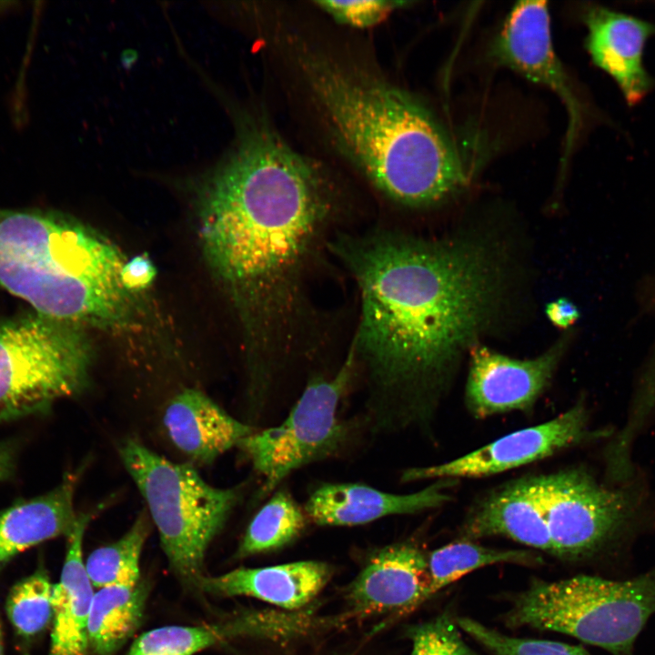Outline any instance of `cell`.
<instances>
[{"label":"cell","mask_w":655,"mask_h":655,"mask_svg":"<svg viewBox=\"0 0 655 655\" xmlns=\"http://www.w3.org/2000/svg\"><path fill=\"white\" fill-rule=\"evenodd\" d=\"M330 248L359 292L351 345L368 377L371 429L425 422L448 369L493 308L498 278L488 254L386 231L341 235Z\"/></svg>","instance_id":"cell-1"},{"label":"cell","mask_w":655,"mask_h":655,"mask_svg":"<svg viewBox=\"0 0 655 655\" xmlns=\"http://www.w3.org/2000/svg\"><path fill=\"white\" fill-rule=\"evenodd\" d=\"M198 196L205 254L243 312L261 373L273 376L305 345L306 277L333 211L330 187L309 160L257 126Z\"/></svg>","instance_id":"cell-2"},{"label":"cell","mask_w":655,"mask_h":655,"mask_svg":"<svg viewBox=\"0 0 655 655\" xmlns=\"http://www.w3.org/2000/svg\"><path fill=\"white\" fill-rule=\"evenodd\" d=\"M302 66L335 138L387 196L424 207L465 184L454 146L412 96L323 58L307 57Z\"/></svg>","instance_id":"cell-3"},{"label":"cell","mask_w":655,"mask_h":655,"mask_svg":"<svg viewBox=\"0 0 655 655\" xmlns=\"http://www.w3.org/2000/svg\"><path fill=\"white\" fill-rule=\"evenodd\" d=\"M126 261L72 218L0 208V286L38 314L79 327L126 325L135 306L121 280Z\"/></svg>","instance_id":"cell-4"},{"label":"cell","mask_w":655,"mask_h":655,"mask_svg":"<svg viewBox=\"0 0 655 655\" xmlns=\"http://www.w3.org/2000/svg\"><path fill=\"white\" fill-rule=\"evenodd\" d=\"M118 452L147 505L170 568L198 590L206 552L238 503L241 489L214 487L191 465L173 462L133 438Z\"/></svg>","instance_id":"cell-5"},{"label":"cell","mask_w":655,"mask_h":655,"mask_svg":"<svg viewBox=\"0 0 655 655\" xmlns=\"http://www.w3.org/2000/svg\"><path fill=\"white\" fill-rule=\"evenodd\" d=\"M653 614L655 569L625 580L578 575L534 581L515 598L505 622L564 633L613 655H633Z\"/></svg>","instance_id":"cell-6"},{"label":"cell","mask_w":655,"mask_h":655,"mask_svg":"<svg viewBox=\"0 0 655 655\" xmlns=\"http://www.w3.org/2000/svg\"><path fill=\"white\" fill-rule=\"evenodd\" d=\"M91 362L79 326L35 311L0 320V422L44 414L79 395Z\"/></svg>","instance_id":"cell-7"},{"label":"cell","mask_w":655,"mask_h":655,"mask_svg":"<svg viewBox=\"0 0 655 655\" xmlns=\"http://www.w3.org/2000/svg\"><path fill=\"white\" fill-rule=\"evenodd\" d=\"M357 367L350 345L336 373L311 379L280 424L255 430L240 441L237 447L263 479L262 495L294 470L334 455L346 443L348 428L338 409Z\"/></svg>","instance_id":"cell-8"},{"label":"cell","mask_w":655,"mask_h":655,"mask_svg":"<svg viewBox=\"0 0 655 655\" xmlns=\"http://www.w3.org/2000/svg\"><path fill=\"white\" fill-rule=\"evenodd\" d=\"M536 483L554 556L560 559H581L604 549L636 509L630 490L606 488L582 468L537 475Z\"/></svg>","instance_id":"cell-9"},{"label":"cell","mask_w":655,"mask_h":655,"mask_svg":"<svg viewBox=\"0 0 655 655\" xmlns=\"http://www.w3.org/2000/svg\"><path fill=\"white\" fill-rule=\"evenodd\" d=\"M588 412L582 401L542 424L503 436L453 460L410 468L402 474L406 482L424 479L481 478L546 458L589 438Z\"/></svg>","instance_id":"cell-10"},{"label":"cell","mask_w":655,"mask_h":655,"mask_svg":"<svg viewBox=\"0 0 655 655\" xmlns=\"http://www.w3.org/2000/svg\"><path fill=\"white\" fill-rule=\"evenodd\" d=\"M495 62L549 87L564 102L569 125L566 156L581 125V107L551 43L547 3L520 2L508 15L491 49Z\"/></svg>","instance_id":"cell-11"},{"label":"cell","mask_w":655,"mask_h":655,"mask_svg":"<svg viewBox=\"0 0 655 655\" xmlns=\"http://www.w3.org/2000/svg\"><path fill=\"white\" fill-rule=\"evenodd\" d=\"M562 351L559 342L535 358L520 360L474 347L465 389L467 408L477 418L531 408L549 386Z\"/></svg>","instance_id":"cell-12"},{"label":"cell","mask_w":655,"mask_h":655,"mask_svg":"<svg viewBox=\"0 0 655 655\" xmlns=\"http://www.w3.org/2000/svg\"><path fill=\"white\" fill-rule=\"evenodd\" d=\"M429 583L424 553L413 544L397 543L370 556L347 597L355 615L401 614L428 599Z\"/></svg>","instance_id":"cell-13"},{"label":"cell","mask_w":655,"mask_h":655,"mask_svg":"<svg viewBox=\"0 0 655 655\" xmlns=\"http://www.w3.org/2000/svg\"><path fill=\"white\" fill-rule=\"evenodd\" d=\"M584 21L593 62L617 83L627 104L639 103L652 86L642 58L647 40L655 35V25L600 5L590 6Z\"/></svg>","instance_id":"cell-14"},{"label":"cell","mask_w":655,"mask_h":655,"mask_svg":"<svg viewBox=\"0 0 655 655\" xmlns=\"http://www.w3.org/2000/svg\"><path fill=\"white\" fill-rule=\"evenodd\" d=\"M448 479H438L408 494H395L360 483H325L305 504L306 515L319 526H358L391 516L438 508L450 500Z\"/></svg>","instance_id":"cell-15"},{"label":"cell","mask_w":655,"mask_h":655,"mask_svg":"<svg viewBox=\"0 0 655 655\" xmlns=\"http://www.w3.org/2000/svg\"><path fill=\"white\" fill-rule=\"evenodd\" d=\"M460 533L467 539L502 536L554 555L536 476L510 481L482 498L469 511Z\"/></svg>","instance_id":"cell-16"},{"label":"cell","mask_w":655,"mask_h":655,"mask_svg":"<svg viewBox=\"0 0 655 655\" xmlns=\"http://www.w3.org/2000/svg\"><path fill=\"white\" fill-rule=\"evenodd\" d=\"M163 423L174 446L201 464L213 463L255 431L195 388L184 389L170 399Z\"/></svg>","instance_id":"cell-17"},{"label":"cell","mask_w":655,"mask_h":655,"mask_svg":"<svg viewBox=\"0 0 655 655\" xmlns=\"http://www.w3.org/2000/svg\"><path fill=\"white\" fill-rule=\"evenodd\" d=\"M331 576L327 563L314 560L263 568H239L220 576L204 575L198 590L208 594L259 599L286 610L308 604L325 587Z\"/></svg>","instance_id":"cell-18"},{"label":"cell","mask_w":655,"mask_h":655,"mask_svg":"<svg viewBox=\"0 0 655 655\" xmlns=\"http://www.w3.org/2000/svg\"><path fill=\"white\" fill-rule=\"evenodd\" d=\"M78 476L67 473L49 492L0 510V567L33 546L71 534L79 514L74 508Z\"/></svg>","instance_id":"cell-19"},{"label":"cell","mask_w":655,"mask_h":655,"mask_svg":"<svg viewBox=\"0 0 655 655\" xmlns=\"http://www.w3.org/2000/svg\"><path fill=\"white\" fill-rule=\"evenodd\" d=\"M93 515L78 514L67 549L60 580L53 586V629L50 655H86L87 622L94 597L83 559V541Z\"/></svg>","instance_id":"cell-20"},{"label":"cell","mask_w":655,"mask_h":655,"mask_svg":"<svg viewBox=\"0 0 655 655\" xmlns=\"http://www.w3.org/2000/svg\"><path fill=\"white\" fill-rule=\"evenodd\" d=\"M148 587L116 584L95 593L87 622L88 647L96 655H113L135 633L143 617Z\"/></svg>","instance_id":"cell-21"},{"label":"cell","mask_w":655,"mask_h":655,"mask_svg":"<svg viewBox=\"0 0 655 655\" xmlns=\"http://www.w3.org/2000/svg\"><path fill=\"white\" fill-rule=\"evenodd\" d=\"M261 620L247 614L216 624L156 628L141 634L126 655H193L229 639L260 633Z\"/></svg>","instance_id":"cell-22"},{"label":"cell","mask_w":655,"mask_h":655,"mask_svg":"<svg viewBox=\"0 0 655 655\" xmlns=\"http://www.w3.org/2000/svg\"><path fill=\"white\" fill-rule=\"evenodd\" d=\"M542 558L527 549H501L461 540L435 549L428 559L430 583L428 598L442 588L479 568L497 563L534 566Z\"/></svg>","instance_id":"cell-23"},{"label":"cell","mask_w":655,"mask_h":655,"mask_svg":"<svg viewBox=\"0 0 655 655\" xmlns=\"http://www.w3.org/2000/svg\"><path fill=\"white\" fill-rule=\"evenodd\" d=\"M307 525V515L287 490L277 491L250 521L237 557L279 549L297 539Z\"/></svg>","instance_id":"cell-24"},{"label":"cell","mask_w":655,"mask_h":655,"mask_svg":"<svg viewBox=\"0 0 655 655\" xmlns=\"http://www.w3.org/2000/svg\"><path fill=\"white\" fill-rule=\"evenodd\" d=\"M150 524L149 515L141 512L119 539L90 553L85 564L94 588L133 585L140 580V557Z\"/></svg>","instance_id":"cell-25"},{"label":"cell","mask_w":655,"mask_h":655,"mask_svg":"<svg viewBox=\"0 0 655 655\" xmlns=\"http://www.w3.org/2000/svg\"><path fill=\"white\" fill-rule=\"evenodd\" d=\"M53 586L47 574L40 569L17 582L10 590L6 612L20 636L32 638L53 620Z\"/></svg>","instance_id":"cell-26"},{"label":"cell","mask_w":655,"mask_h":655,"mask_svg":"<svg viewBox=\"0 0 655 655\" xmlns=\"http://www.w3.org/2000/svg\"><path fill=\"white\" fill-rule=\"evenodd\" d=\"M455 620L459 629L494 655H590L580 646L507 636L467 617H459Z\"/></svg>","instance_id":"cell-27"},{"label":"cell","mask_w":655,"mask_h":655,"mask_svg":"<svg viewBox=\"0 0 655 655\" xmlns=\"http://www.w3.org/2000/svg\"><path fill=\"white\" fill-rule=\"evenodd\" d=\"M456 620L443 612L408 630L410 655H477L464 641Z\"/></svg>","instance_id":"cell-28"},{"label":"cell","mask_w":655,"mask_h":655,"mask_svg":"<svg viewBox=\"0 0 655 655\" xmlns=\"http://www.w3.org/2000/svg\"><path fill=\"white\" fill-rule=\"evenodd\" d=\"M317 5L343 24L365 28L383 21L395 9L407 5L396 1H321Z\"/></svg>","instance_id":"cell-29"},{"label":"cell","mask_w":655,"mask_h":655,"mask_svg":"<svg viewBox=\"0 0 655 655\" xmlns=\"http://www.w3.org/2000/svg\"><path fill=\"white\" fill-rule=\"evenodd\" d=\"M155 274L153 263L146 256H136L124 264L121 280L127 290L135 293L146 287Z\"/></svg>","instance_id":"cell-30"},{"label":"cell","mask_w":655,"mask_h":655,"mask_svg":"<svg viewBox=\"0 0 655 655\" xmlns=\"http://www.w3.org/2000/svg\"><path fill=\"white\" fill-rule=\"evenodd\" d=\"M546 315L554 326L567 328L578 320L579 311L569 299L558 298L548 304Z\"/></svg>","instance_id":"cell-31"},{"label":"cell","mask_w":655,"mask_h":655,"mask_svg":"<svg viewBox=\"0 0 655 655\" xmlns=\"http://www.w3.org/2000/svg\"><path fill=\"white\" fill-rule=\"evenodd\" d=\"M16 447L11 441H0V482L9 479L15 468Z\"/></svg>","instance_id":"cell-32"},{"label":"cell","mask_w":655,"mask_h":655,"mask_svg":"<svg viewBox=\"0 0 655 655\" xmlns=\"http://www.w3.org/2000/svg\"><path fill=\"white\" fill-rule=\"evenodd\" d=\"M2 626L0 623V655H4V645H3V634Z\"/></svg>","instance_id":"cell-33"}]
</instances>
